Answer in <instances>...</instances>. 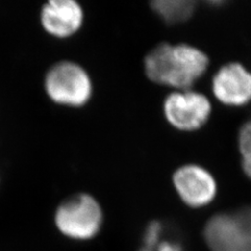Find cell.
Masks as SVG:
<instances>
[{
	"label": "cell",
	"instance_id": "cell-9",
	"mask_svg": "<svg viewBox=\"0 0 251 251\" xmlns=\"http://www.w3.org/2000/svg\"><path fill=\"white\" fill-rule=\"evenodd\" d=\"M150 6L167 25H174L190 20L195 14L197 2L193 0H156Z\"/></svg>",
	"mask_w": 251,
	"mask_h": 251
},
{
	"label": "cell",
	"instance_id": "cell-13",
	"mask_svg": "<svg viewBox=\"0 0 251 251\" xmlns=\"http://www.w3.org/2000/svg\"><path fill=\"white\" fill-rule=\"evenodd\" d=\"M139 251H155L154 249H150V248H147V247H144V248H141Z\"/></svg>",
	"mask_w": 251,
	"mask_h": 251
},
{
	"label": "cell",
	"instance_id": "cell-6",
	"mask_svg": "<svg viewBox=\"0 0 251 251\" xmlns=\"http://www.w3.org/2000/svg\"><path fill=\"white\" fill-rule=\"evenodd\" d=\"M172 182L179 198L193 208L206 206L217 197L218 184L214 175L200 164L179 167L173 173Z\"/></svg>",
	"mask_w": 251,
	"mask_h": 251
},
{
	"label": "cell",
	"instance_id": "cell-2",
	"mask_svg": "<svg viewBox=\"0 0 251 251\" xmlns=\"http://www.w3.org/2000/svg\"><path fill=\"white\" fill-rule=\"evenodd\" d=\"M53 224L66 239L88 242L100 232L104 211L92 195L75 194L59 204L53 214Z\"/></svg>",
	"mask_w": 251,
	"mask_h": 251
},
{
	"label": "cell",
	"instance_id": "cell-1",
	"mask_svg": "<svg viewBox=\"0 0 251 251\" xmlns=\"http://www.w3.org/2000/svg\"><path fill=\"white\" fill-rule=\"evenodd\" d=\"M208 66L207 54L187 43H159L144 59V70L149 80L177 90L191 89Z\"/></svg>",
	"mask_w": 251,
	"mask_h": 251
},
{
	"label": "cell",
	"instance_id": "cell-12",
	"mask_svg": "<svg viewBox=\"0 0 251 251\" xmlns=\"http://www.w3.org/2000/svg\"><path fill=\"white\" fill-rule=\"evenodd\" d=\"M155 248L156 251H182L181 247L172 242H159V244Z\"/></svg>",
	"mask_w": 251,
	"mask_h": 251
},
{
	"label": "cell",
	"instance_id": "cell-3",
	"mask_svg": "<svg viewBox=\"0 0 251 251\" xmlns=\"http://www.w3.org/2000/svg\"><path fill=\"white\" fill-rule=\"evenodd\" d=\"M44 90L53 103L78 108L91 100L93 83L90 75L81 64L62 60L47 70L44 76Z\"/></svg>",
	"mask_w": 251,
	"mask_h": 251
},
{
	"label": "cell",
	"instance_id": "cell-4",
	"mask_svg": "<svg viewBox=\"0 0 251 251\" xmlns=\"http://www.w3.org/2000/svg\"><path fill=\"white\" fill-rule=\"evenodd\" d=\"M203 233L211 251H251V206L213 216Z\"/></svg>",
	"mask_w": 251,
	"mask_h": 251
},
{
	"label": "cell",
	"instance_id": "cell-7",
	"mask_svg": "<svg viewBox=\"0 0 251 251\" xmlns=\"http://www.w3.org/2000/svg\"><path fill=\"white\" fill-rule=\"evenodd\" d=\"M211 89L225 106H245L251 101V72L239 62L227 63L214 75Z\"/></svg>",
	"mask_w": 251,
	"mask_h": 251
},
{
	"label": "cell",
	"instance_id": "cell-10",
	"mask_svg": "<svg viewBox=\"0 0 251 251\" xmlns=\"http://www.w3.org/2000/svg\"><path fill=\"white\" fill-rule=\"evenodd\" d=\"M238 148L242 170L246 177L251 180V120L243 124L239 130Z\"/></svg>",
	"mask_w": 251,
	"mask_h": 251
},
{
	"label": "cell",
	"instance_id": "cell-5",
	"mask_svg": "<svg viewBox=\"0 0 251 251\" xmlns=\"http://www.w3.org/2000/svg\"><path fill=\"white\" fill-rule=\"evenodd\" d=\"M162 108L167 122L182 132L201 129L211 114V103L207 97L191 89L173 91L164 99Z\"/></svg>",
	"mask_w": 251,
	"mask_h": 251
},
{
	"label": "cell",
	"instance_id": "cell-11",
	"mask_svg": "<svg viewBox=\"0 0 251 251\" xmlns=\"http://www.w3.org/2000/svg\"><path fill=\"white\" fill-rule=\"evenodd\" d=\"M160 234H161V224L157 221H152L147 226L146 231H145V235H144L145 247L155 249V247L159 244Z\"/></svg>",
	"mask_w": 251,
	"mask_h": 251
},
{
	"label": "cell",
	"instance_id": "cell-8",
	"mask_svg": "<svg viewBox=\"0 0 251 251\" xmlns=\"http://www.w3.org/2000/svg\"><path fill=\"white\" fill-rule=\"evenodd\" d=\"M82 5L75 0H50L43 4L40 22L47 34L64 39L77 33L84 23Z\"/></svg>",
	"mask_w": 251,
	"mask_h": 251
}]
</instances>
